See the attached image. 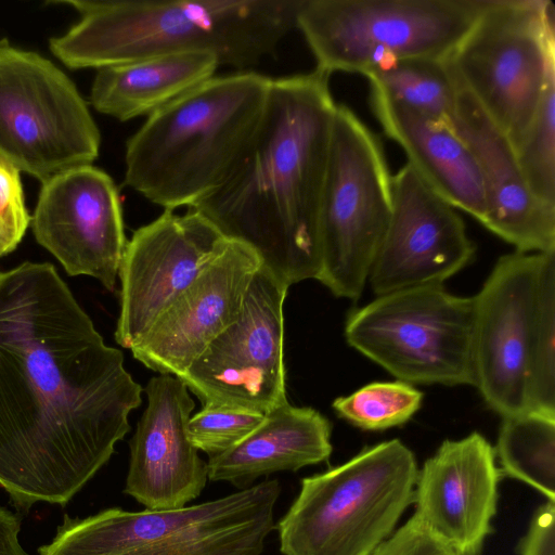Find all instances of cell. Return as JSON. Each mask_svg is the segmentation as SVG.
<instances>
[{
	"label": "cell",
	"mask_w": 555,
	"mask_h": 555,
	"mask_svg": "<svg viewBox=\"0 0 555 555\" xmlns=\"http://www.w3.org/2000/svg\"><path fill=\"white\" fill-rule=\"evenodd\" d=\"M423 393L413 385L371 383L334 400L336 414L364 430H384L406 423L421 408Z\"/></svg>",
	"instance_id": "obj_27"
},
{
	"label": "cell",
	"mask_w": 555,
	"mask_h": 555,
	"mask_svg": "<svg viewBox=\"0 0 555 555\" xmlns=\"http://www.w3.org/2000/svg\"><path fill=\"white\" fill-rule=\"evenodd\" d=\"M437 540L413 515L372 555H427Z\"/></svg>",
	"instance_id": "obj_31"
},
{
	"label": "cell",
	"mask_w": 555,
	"mask_h": 555,
	"mask_svg": "<svg viewBox=\"0 0 555 555\" xmlns=\"http://www.w3.org/2000/svg\"><path fill=\"white\" fill-rule=\"evenodd\" d=\"M494 452L504 475L555 502V417L530 411L502 417Z\"/></svg>",
	"instance_id": "obj_25"
},
{
	"label": "cell",
	"mask_w": 555,
	"mask_h": 555,
	"mask_svg": "<svg viewBox=\"0 0 555 555\" xmlns=\"http://www.w3.org/2000/svg\"><path fill=\"white\" fill-rule=\"evenodd\" d=\"M318 68L271 80L259 125L223 182L190 207L253 249L278 279L317 280L336 103Z\"/></svg>",
	"instance_id": "obj_2"
},
{
	"label": "cell",
	"mask_w": 555,
	"mask_h": 555,
	"mask_svg": "<svg viewBox=\"0 0 555 555\" xmlns=\"http://www.w3.org/2000/svg\"><path fill=\"white\" fill-rule=\"evenodd\" d=\"M31 218L24 203L20 171L0 159V254L16 249Z\"/></svg>",
	"instance_id": "obj_30"
},
{
	"label": "cell",
	"mask_w": 555,
	"mask_h": 555,
	"mask_svg": "<svg viewBox=\"0 0 555 555\" xmlns=\"http://www.w3.org/2000/svg\"><path fill=\"white\" fill-rule=\"evenodd\" d=\"M518 551L520 555H555V502L537 509Z\"/></svg>",
	"instance_id": "obj_32"
},
{
	"label": "cell",
	"mask_w": 555,
	"mask_h": 555,
	"mask_svg": "<svg viewBox=\"0 0 555 555\" xmlns=\"http://www.w3.org/2000/svg\"><path fill=\"white\" fill-rule=\"evenodd\" d=\"M392 212V175L378 137L345 104H336L320 215L318 281L358 300Z\"/></svg>",
	"instance_id": "obj_9"
},
{
	"label": "cell",
	"mask_w": 555,
	"mask_h": 555,
	"mask_svg": "<svg viewBox=\"0 0 555 555\" xmlns=\"http://www.w3.org/2000/svg\"><path fill=\"white\" fill-rule=\"evenodd\" d=\"M514 152L532 196L555 209V76L547 81L533 120Z\"/></svg>",
	"instance_id": "obj_28"
},
{
	"label": "cell",
	"mask_w": 555,
	"mask_h": 555,
	"mask_svg": "<svg viewBox=\"0 0 555 555\" xmlns=\"http://www.w3.org/2000/svg\"><path fill=\"white\" fill-rule=\"evenodd\" d=\"M3 256L0 254V259L2 258Z\"/></svg>",
	"instance_id": "obj_35"
},
{
	"label": "cell",
	"mask_w": 555,
	"mask_h": 555,
	"mask_svg": "<svg viewBox=\"0 0 555 555\" xmlns=\"http://www.w3.org/2000/svg\"><path fill=\"white\" fill-rule=\"evenodd\" d=\"M494 448L479 433L444 440L418 470L416 519L460 555H479L492 531L501 472Z\"/></svg>",
	"instance_id": "obj_19"
},
{
	"label": "cell",
	"mask_w": 555,
	"mask_h": 555,
	"mask_svg": "<svg viewBox=\"0 0 555 555\" xmlns=\"http://www.w3.org/2000/svg\"><path fill=\"white\" fill-rule=\"evenodd\" d=\"M418 469L399 439L301 480L276 524L283 555H372L413 502Z\"/></svg>",
	"instance_id": "obj_6"
},
{
	"label": "cell",
	"mask_w": 555,
	"mask_h": 555,
	"mask_svg": "<svg viewBox=\"0 0 555 555\" xmlns=\"http://www.w3.org/2000/svg\"><path fill=\"white\" fill-rule=\"evenodd\" d=\"M144 389L48 261L0 271V487L65 506L130 430Z\"/></svg>",
	"instance_id": "obj_1"
},
{
	"label": "cell",
	"mask_w": 555,
	"mask_h": 555,
	"mask_svg": "<svg viewBox=\"0 0 555 555\" xmlns=\"http://www.w3.org/2000/svg\"><path fill=\"white\" fill-rule=\"evenodd\" d=\"M21 519L0 505V555H27L21 542Z\"/></svg>",
	"instance_id": "obj_33"
},
{
	"label": "cell",
	"mask_w": 555,
	"mask_h": 555,
	"mask_svg": "<svg viewBox=\"0 0 555 555\" xmlns=\"http://www.w3.org/2000/svg\"><path fill=\"white\" fill-rule=\"evenodd\" d=\"M221 66L208 52L140 59L98 68L90 101L100 113L127 121L150 116L212 78Z\"/></svg>",
	"instance_id": "obj_23"
},
{
	"label": "cell",
	"mask_w": 555,
	"mask_h": 555,
	"mask_svg": "<svg viewBox=\"0 0 555 555\" xmlns=\"http://www.w3.org/2000/svg\"><path fill=\"white\" fill-rule=\"evenodd\" d=\"M449 62L515 151L555 76L553 2L486 0Z\"/></svg>",
	"instance_id": "obj_8"
},
{
	"label": "cell",
	"mask_w": 555,
	"mask_h": 555,
	"mask_svg": "<svg viewBox=\"0 0 555 555\" xmlns=\"http://www.w3.org/2000/svg\"><path fill=\"white\" fill-rule=\"evenodd\" d=\"M271 80L253 70L214 76L150 115L126 143L125 184L164 210L198 203L245 151Z\"/></svg>",
	"instance_id": "obj_4"
},
{
	"label": "cell",
	"mask_w": 555,
	"mask_h": 555,
	"mask_svg": "<svg viewBox=\"0 0 555 555\" xmlns=\"http://www.w3.org/2000/svg\"><path fill=\"white\" fill-rule=\"evenodd\" d=\"M370 88L389 100L451 128L456 81L449 57H411L365 75Z\"/></svg>",
	"instance_id": "obj_24"
},
{
	"label": "cell",
	"mask_w": 555,
	"mask_h": 555,
	"mask_svg": "<svg viewBox=\"0 0 555 555\" xmlns=\"http://www.w3.org/2000/svg\"><path fill=\"white\" fill-rule=\"evenodd\" d=\"M427 555H460L453 547L441 540H437Z\"/></svg>",
	"instance_id": "obj_34"
},
{
	"label": "cell",
	"mask_w": 555,
	"mask_h": 555,
	"mask_svg": "<svg viewBox=\"0 0 555 555\" xmlns=\"http://www.w3.org/2000/svg\"><path fill=\"white\" fill-rule=\"evenodd\" d=\"M260 267L253 249L230 240L130 349L133 358L159 375L181 376L238 318L250 281Z\"/></svg>",
	"instance_id": "obj_17"
},
{
	"label": "cell",
	"mask_w": 555,
	"mask_h": 555,
	"mask_svg": "<svg viewBox=\"0 0 555 555\" xmlns=\"http://www.w3.org/2000/svg\"><path fill=\"white\" fill-rule=\"evenodd\" d=\"M331 433L330 421L319 411L286 401L267 412L237 446L208 457V480L225 481L242 490L260 477L322 463L333 450Z\"/></svg>",
	"instance_id": "obj_22"
},
{
	"label": "cell",
	"mask_w": 555,
	"mask_h": 555,
	"mask_svg": "<svg viewBox=\"0 0 555 555\" xmlns=\"http://www.w3.org/2000/svg\"><path fill=\"white\" fill-rule=\"evenodd\" d=\"M474 309L442 285L410 287L351 311L345 337L398 380L474 386Z\"/></svg>",
	"instance_id": "obj_10"
},
{
	"label": "cell",
	"mask_w": 555,
	"mask_h": 555,
	"mask_svg": "<svg viewBox=\"0 0 555 555\" xmlns=\"http://www.w3.org/2000/svg\"><path fill=\"white\" fill-rule=\"evenodd\" d=\"M230 240L192 209L183 215L164 210L137 229L118 271L116 343L133 348Z\"/></svg>",
	"instance_id": "obj_13"
},
{
	"label": "cell",
	"mask_w": 555,
	"mask_h": 555,
	"mask_svg": "<svg viewBox=\"0 0 555 555\" xmlns=\"http://www.w3.org/2000/svg\"><path fill=\"white\" fill-rule=\"evenodd\" d=\"M527 411L555 417V253L544 254L527 359Z\"/></svg>",
	"instance_id": "obj_26"
},
{
	"label": "cell",
	"mask_w": 555,
	"mask_h": 555,
	"mask_svg": "<svg viewBox=\"0 0 555 555\" xmlns=\"http://www.w3.org/2000/svg\"><path fill=\"white\" fill-rule=\"evenodd\" d=\"M288 288L261 266L238 318L178 377L203 405L266 414L287 401L284 301Z\"/></svg>",
	"instance_id": "obj_12"
},
{
	"label": "cell",
	"mask_w": 555,
	"mask_h": 555,
	"mask_svg": "<svg viewBox=\"0 0 555 555\" xmlns=\"http://www.w3.org/2000/svg\"><path fill=\"white\" fill-rule=\"evenodd\" d=\"M544 254L501 256L474 296V386L501 417L527 411V359Z\"/></svg>",
	"instance_id": "obj_14"
},
{
	"label": "cell",
	"mask_w": 555,
	"mask_h": 555,
	"mask_svg": "<svg viewBox=\"0 0 555 555\" xmlns=\"http://www.w3.org/2000/svg\"><path fill=\"white\" fill-rule=\"evenodd\" d=\"M31 230L69 276L87 275L114 291L127 244L118 190L92 165L42 183Z\"/></svg>",
	"instance_id": "obj_15"
},
{
	"label": "cell",
	"mask_w": 555,
	"mask_h": 555,
	"mask_svg": "<svg viewBox=\"0 0 555 555\" xmlns=\"http://www.w3.org/2000/svg\"><path fill=\"white\" fill-rule=\"evenodd\" d=\"M374 116L384 133L408 156V164L446 202L481 224L485 185L477 162L454 131L370 88Z\"/></svg>",
	"instance_id": "obj_21"
},
{
	"label": "cell",
	"mask_w": 555,
	"mask_h": 555,
	"mask_svg": "<svg viewBox=\"0 0 555 555\" xmlns=\"http://www.w3.org/2000/svg\"><path fill=\"white\" fill-rule=\"evenodd\" d=\"M80 20L50 39L70 68H101L145 57L215 54L221 66L248 70L296 28L302 0H53Z\"/></svg>",
	"instance_id": "obj_3"
},
{
	"label": "cell",
	"mask_w": 555,
	"mask_h": 555,
	"mask_svg": "<svg viewBox=\"0 0 555 555\" xmlns=\"http://www.w3.org/2000/svg\"><path fill=\"white\" fill-rule=\"evenodd\" d=\"M282 488L268 479L225 496L168 511L111 507L64 515L39 555H262Z\"/></svg>",
	"instance_id": "obj_5"
},
{
	"label": "cell",
	"mask_w": 555,
	"mask_h": 555,
	"mask_svg": "<svg viewBox=\"0 0 555 555\" xmlns=\"http://www.w3.org/2000/svg\"><path fill=\"white\" fill-rule=\"evenodd\" d=\"M475 251L457 210L404 164L392 176L391 218L367 280L374 293L442 285Z\"/></svg>",
	"instance_id": "obj_16"
},
{
	"label": "cell",
	"mask_w": 555,
	"mask_h": 555,
	"mask_svg": "<svg viewBox=\"0 0 555 555\" xmlns=\"http://www.w3.org/2000/svg\"><path fill=\"white\" fill-rule=\"evenodd\" d=\"M486 0H302L296 28L315 68L363 76L411 57L446 59Z\"/></svg>",
	"instance_id": "obj_7"
},
{
	"label": "cell",
	"mask_w": 555,
	"mask_h": 555,
	"mask_svg": "<svg viewBox=\"0 0 555 555\" xmlns=\"http://www.w3.org/2000/svg\"><path fill=\"white\" fill-rule=\"evenodd\" d=\"M453 75L456 103L451 129L474 155L482 177L487 201L482 225L516 251L555 253V209L532 196L509 141Z\"/></svg>",
	"instance_id": "obj_20"
},
{
	"label": "cell",
	"mask_w": 555,
	"mask_h": 555,
	"mask_svg": "<svg viewBox=\"0 0 555 555\" xmlns=\"http://www.w3.org/2000/svg\"><path fill=\"white\" fill-rule=\"evenodd\" d=\"M101 135L72 79L40 54L0 41V159L42 183L91 165Z\"/></svg>",
	"instance_id": "obj_11"
},
{
	"label": "cell",
	"mask_w": 555,
	"mask_h": 555,
	"mask_svg": "<svg viewBox=\"0 0 555 555\" xmlns=\"http://www.w3.org/2000/svg\"><path fill=\"white\" fill-rule=\"evenodd\" d=\"M146 408L130 440L124 492L146 509L182 508L198 498L208 480L207 462L186 436L195 403L172 375L152 377Z\"/></svg>",
	"instance_id": "obj_18"
},
{
	"label": "cell",
	"mask_w": 555,
	"mask_h": 555,
	"mask_svg": "<svg viewBox=\"0 0 555 555\" xmlns=\"http://www.w3.org/2000/svg\"><path fill=\"white\" fill-rule=\"evenodd\" d=\"M264 414L238 408L205 404L186 423L189 441L214 457L237 446L263 421Z\"/></svg>",
	"instance_id": "obj_29"
}]
</instances>
